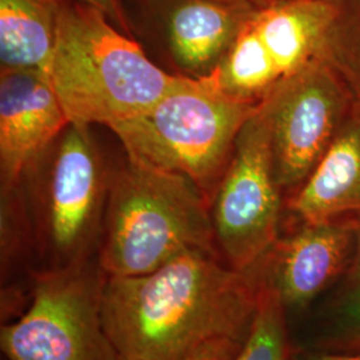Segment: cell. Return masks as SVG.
I'll use <instances>...</instances> for the list:
<instances>
[{
    "mask_svg": "<svg viewBox=\"0 0 360 360\" xmlns=\"http://www.w3.org/2000/svg\"><path fill=\"white\" fill-rule=\"evenodd\" d=\"M291 360H360V352H309L292 355Z\"/></svg>",
    "mask_w": 360,
    "mask_h": 360,
    "instance_id": "cell-19",
    "label": "cell"
},
{
    "mask_svg": "<svg viewBox=\"0 0 360 360\" xmlns=\"http://www.w3.org/2000/svg\"><path fill=\"white\" fill-rule=\"evenodd\" d=\"M335 309L334 331L328 346L338 352H360V229L356 252L343 278Z\"/></svg>",
    "mask_w": 360,
    "mask_h": 360,
    "instance_id": "cell-17",
    "label": "cell"
},
{
    "mask_svg": "<svg viewBox=\"0 0 360 360\" xmlns=\"http://www.w3.org/2000/svg\"><path fill=\"white\" fill-rule=\"evenodd\" d=\"M335 16L319 56L347 92L351 111L360 116V0H331Z\"/></svg>",
    "mask_w": 360,
    "mask_h": 360,
    "instance_id": "cell-15",
    "label": "cell"
},
{
    "mask_svg": "<svg viewBox=\"0 0 360 360\" xmlns=\"http://www.w3.org/2000/svg\"><path fill=\"white\" fill-rule=\"evenodd\" d=\"M112 172L90 126L70 123L22 179L38 270H58L98 255Z\"/></svg>",
    "mask_w": 360,
    "mask_h": 360,
    "instance_id": "cell-5",
    "label": "cell"
},
{
    "mask_svg": "<svg viewBox=\"0 0 360 360\" xmlns=\"http://www.w3.org/2000/svg\"><path fill=\"white\" fill-rule=\"evenodd\" d=\"M70 124L46 71L0 70V184L22 183L27 168Z\"/></svg>",
    "mask_w": 360,
    "mask_h": 360,
    "instance_id": "cell-11",
    "label": "cell"
},
{
    "mask_svg": "<svg viewBox=\"0 0 360 360\" xmlns=\"http://www.w3.org/2000/svg\"><path fill=\"white\" fill-rule=\"evenodd\" d=\"M297 224H360V116L349 112L309 179L291 195Z\"/></svg>",
    "mask_w": 360,
    "mask_h": 360,
    "instance_id": "cell-13",
    "label": "cell"
},
{
    "mask_svg": "<svg viewBox=\"0 0 360 360\" xmlns=\"http://www.w3.org/2000/svg\"><path fill=\"white\" fill-rule=\"evenodd\" d=\"M263 295L257 274L188 252L136 276H107L104 327L122 360H235Z\"/></svg>",
    "mask_w": 360,
    "mask_h": 360,
    "instance_id": "cell-1",
    "label": "cell"
},
{
    "mask_svg": "<svg viewBox=\"0 0 360 360\" xmlns=\"http://www.w3.org/2000/svg\"><path fill=\"white\" fill-rule=\"evenodd\" d=\"M168 56L181 77H211L257 7L245 0H151Z\"/></svg>",
    "mask_w": 360,
    "mask_h": 360,
    "instance_id": "cell-12",
    "label": "cell"
},
{
    "mask_svg": "<svg viewBox=\"0 0 360 360\" xmlns=\"http://www.w3.org/2000/svg\"><path fill=\"white\" fill-rule=\"evenodd\" d=\"M334 16L331 0H282L257 8L206 80L236 101L259 105L319 56Z\"/></svg>",
    "mask_w": 360,
    "mask_h": 360,
    "instance_id": "cell-7",
    "label": "cell"
},
{
    "mask_svg": "<svg viewBox=\"0 0 360 360\" xmlns=\"http://www.w3.org/2000/svg\"><path fill=\"white\" fill-rule=\"evenodd\" d=\"M270 132L275 179L296 193L309 179L351 112L347 92L322 56L260 103Z\"/></svg>",
    "mask_w": 360,
    "mask_h": 360,
    "instance_id": "cell-9",
    "label": "cell"
},
{
    "mask_svg": "<svg viewBox=\"0 0 360 360\" xmlns=\"http://www.w3.org/2000/svg\"><path fill=\"white\" fill-rule=\"evenodd\" d=\"M359 223L297 224L254 274L276 291L285 311L303 309L343 279L358 247Z\"/></svg>",
    "mask_w": 360,
    "mask_h": 360,
    "instance_id": "cell-10",
    "label": "cell"
},
{
    "mask_svg": "<svg viewBox=\"0 0 360 360\" xmlns=\"http://www.w3.org/2000/svg\"><path fill=\"white\" fill-rule=\"evenodd\" d=\"M275 179L270 132L260 105L240 129L210 212L220 259L254 274L279 240L283 198Z\"/></svg>",
    "mask_w": 360,
    "mask_h": 360,
    "instance_id": "cell-8",
    "label": "cell"
},
{
    "mask_svg": "<svg viewBox=\"0 0 360 360\" xmlns=\"http://www.w3.org/2000/svg\"><path fill=\"white\" fill-rule=\"evenodd\" d=\"M63 0H0L1 68L49 71Z\"/></svg>",
    "mask_w": 360,
    "mask_h": 360,
    "instance_id": "cell-14",
    "label": "cell"
},
{
    "mask_svg": "<svg viewBox=\"0 0 360 360\" xmlns=\"http://www.w3.org/2000/svg\"><path fill=\"white\" fill-rule=\"evenodd\" d=\"M263 282V295L254 331L235 360H291L285 309L274 288Z\"/></svg>",
    "mask_w": 360,
    "mask_h": 360,
    "instance_id": "cell-16",
    "label": "cell"
},
{
    "mask_svg": "<svg viewBox=\"0 0 360 360\" xmlns=\"http://www.w3.org/2000/svg\"><path fill=\"white\" fill-rule=\"evenodd\" d=\"M98 257L34 275L25 312L0 331L8 360H122L104 327Z\"/></svg>",
    "mask_w": 360,
    "mask_h": 360,
    "instance_id": "cell-6",
    "label": "cell"
},
{
    "mask_svg": "<svg viewBox=\"0 0 360 360\" xmlns=\"http://www.w3.org/2000/svg\"><path fill=\"white\" fill-rule=\"evenodd\" d=\"M47 74L70 123L105 127L147 111L187 77L155 65L105 13L79 0H63Z\"/></svg>",
    "mask_w": 360,
    "mask_h": 360,
    "instance_id": "cell-2",
    "label": "cell"
},
{
    "mask_svg": "<svg viewBox=\"0 0 360 360\" xmlns=\"http://www.w3.org/2000/svg\"><path fill=\"white\" fill-rule=\"evenodd\" d=\"M188 252L218 255L210 202L193 180L126 158L112 172L98 248L107 276H136Z\"/></svg>",
    "mask_w": 360,
    "mask_h": 360,
    "instance_id": "cell-3",
    "label": "cell"
},
{
    "mask_svg": "<svg viewBox=\"0 0 360 360\" xmlns=\"http://www.w3.org/2000/svg\"><path fill=\"white\" fill-rule=\"evenodd\" d=\"M245 1L252 4V6L257 7V8H263V7H267V6H271V4L279 3V1H282V0H245Z\"/></svg>",
    "mask_w": 360,
    "mask_h": 360,
    "instance_id": "cell-20",
    "label": "cell"
},
{
    "mask_svg": "<svg viewBox=\"0 0 360 360\" xmlns=\"http://www.w3.org/2000/svg\"><path fill=\"white\" fill-rule=\"evenodd\" d=\"M82 3H86L89 6H92L98 8L99 11L105 13L107 18L119 27L122 31L131 35V28H129V15L126 13L123 0H79Z\"/></svg>",
    "mask_w": 360,
    "mask_h": 360,
    "instance_id": "cell-18",
    "label": "cell"
},
{
    "mask_svg": "<svg viewBox=\"0 0 360 360\" xmlns=\"http://www.w3.org/2000/svg\"><path fill=\"white\" fill-rule=\"evenodd\" d=\"M259 105L233 99L206 79L186 77L147 111L108 129L127 158L193 180L211 205L238 135Z\"/></svg>",
    "mask_w": 360,
    "mask_h": 360,
    "instance_id": "cell-4",
    "label": "cell"
}]
</instances>
